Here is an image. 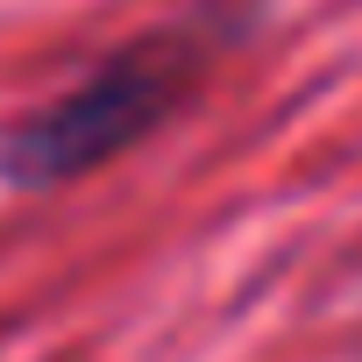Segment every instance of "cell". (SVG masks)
Returning <instances> with one entry per match:
<instances>
[{
    "instance_id": "obj_1",
    "label": "cell",
    "mask_w": 362,
    "mask_h": 362,
    "mask_svg": "<svg viewBox=\"0 0 362 362\" xmlns=\"http://www.w3.org/2000/svg\"><path fill=\"white\" fill-rule=\"evenodd\" d=\"M214 43H221V29L177 22V29H156V36L114 50L78 86H64L50 107H36L29 121L0 135V177L22 192H57V185L107 170L114 156L149 142L192 100V86L214 64Z\"/></svg>"
}]
</instances>
